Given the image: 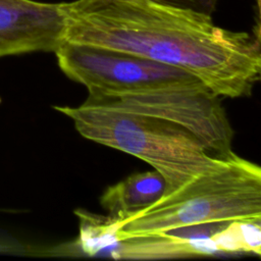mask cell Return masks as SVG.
Here are the masks:
<instances>
[{
	"label": "cell",
	"mask_w": 261,
	"mask_h": 261,
	"mask_svg": "<svg viewBox=\"0 0 261 261\" xmlns=\"http://www.w3.org/2000/svg\"><path fill=\"white\" fill-rule=\"evenodd\" d=\"M61 5L65 42L184 69L219 97L250 96L260 80L259 38L217 27L211 14L155 0H75Z\"/></svg>",
	"instance_id": "cell-1"
},
{
	"label": "cell",
	"mask_w": 261,
	"mask_h": 261,
	"mask_svg": "<svg viewBox=\"0 0 261 261\" xmlns=\"http://www.w3.org/2000/svg\"><path fill=\"white\" fill-rule=\"evenodd\" d=\"M261 218V169L233 151L210 170L163 195L122 222L116 243L129 237L194 225Z\"/></svg>",
	"instance_id": "cell-2"
},
{
	"label": "cell",
	"mask_w": 261,
	"mask_h": 261,
	"mask_svg": "<svg viewBox=\"0 0 261 261\" xmlns=\"http://www.w3.org/2000/svg\"><path fill=\"white\" fill-rule=\"evenodd\" d=\"M53 108L69 117L84 138L150 164L165 180L164 195L215 167L223 157L213 155L193 133L166 119L84 104Z\"/></svg>",
	"instance_id": "cell-3"
},
{
	"label": "cell",
	"mask_w": 261,
	"mask_h": 261,
	"mask_svg": "<svg viewBox=\"0 0 261 261\" xmlns=\"http://www.w3.org/2000/svg\"><path fill=\"white\" fill-rule=\"evenodd\" d=\"M220 98L206 86L173 87L139 93L89 94L83 104L172 121L193 133L213 155L226 156L232 152L233 129Z\"/></svg>",
	"instance_id": "cell-4"
},
{
	"label": "cell",
	"mask_w": 261,
	"mask_h": 261,
	"mask_svg": "<svg viewBox=\"0 0 261 261\" xmlns=\"http://www.w3.org/2000/svg\"><path fill=\"white\" fill-rule=\"evenodd\" d=\"M54 53L63 73L89 94L205 86L184 69L125 52L64 42Z\"/></svg>",
	"instance_id": "cell-5"
},
{
	"label": "cell",
	"mask_w": 261,
	"mask_h": 261,
	"mask_svg": "<svg viewBox=\"0 0 261 261\" xmlns=\"http://www.w3.org/2000/svg\"><path fill=\"white\" fill-rule=\"evenodd\" d=\"M61 3L0 0V57L55 52L65 42Z\"/></svg>",
	"instance_id": "cell-6"
},
{
	"label": "cell",
	"mask_w": 261,
	"mask_h": 261,
	"mask_svg": "<svg viewBox=\"0 0 261 261\" xmlns=\"http://www.w3.org/2000/svg\"><path fill=\"white\" fill-rule=\"evenodd\" d=\"M228 222L188 226L145 236L129 237L117 242L109 253L115 258L155 259L218 253L212 234Z\"/></svg>",
	"instance_id": "cell-7"
},
{
	"label": "cell",
	"mask_w": 261,
	"mask_h": 261,
	"mask_svg": "<svg viewBox=\"0 0 261 261\" xmlns=\"http://www.w3.org/2000/svg\"><path fill=\"white\" fill-rule=\"evenodd\" d=\"M165 190V180L155 169L137 172L108 187L100 198V204L110 219L122 222L159 200Z\"/></svg>",
	"instance_id": "cell-8"
},
{
	"label": "cell",
	"mask_w": 261,
	"mask_h": 261,
	"mask_svg": "<svg viewBox=\"0 0 261 261\" xmlns=\"http://www.w3.org/2000/svg\"><path fill=\"white\" fill-rule=\"evenodd\" d=\"M261 218L237 220L236 226L244 253L261 254Z\"/></svg>",
	"instance_id": "cell-9"
},
{
	"label": "cell",
	"mask_w": 261,
	"mask_h": 261,
	"mask_svg": "<svg viewBox=\"0 0 261 261\" xmlns=\"http://www.w3.org/2000/svg\"><path fill=\"white\" fill-rule=\"evenodd\" d=\"M164 4L174 5L182 8H190L199 12L211 14L215 8L218 0H155Z\"/></svg>",
	"instance_id": "cell-10"
}]
</instances>
